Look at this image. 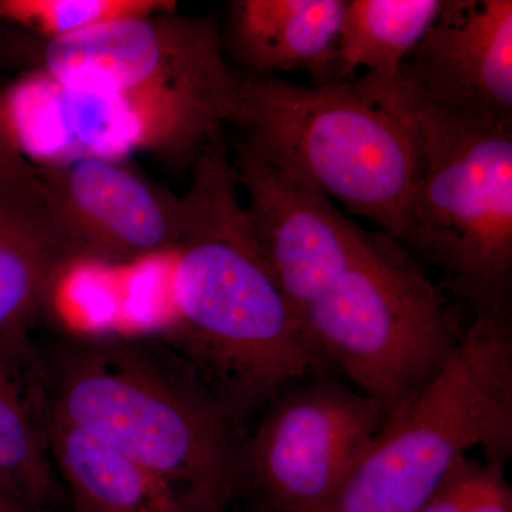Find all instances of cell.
Returning a JSON list of instances; mask_svg holds the SVG:
<instances>
[{"mask_svg":"<svg viewBox=\"0 0 512 512\" xmlns=\"http://www.w3.org/2000/svg\"><path fill=\"white\" fill-rule=\"evenodd\" d=\"M192 168L181 197L183 239L171 255L165 319L154 339L188 363L238 430L326 362L262 258L224 134Z\"/></svg>","mask_w":512,"mask_h":512,"instance_id":"cell-1","label":"cell"},{"mask_svg":"<svg viewBox=\"0 0 512 512\" xmlns=\"http://www.w3.org/2000/svg\"><path fill=\"white\" fill-rule=\"evenodd\" d=\"M39 356L49 410L143 464L185 512H225L241 488L237 427L177 353L93 338Z\"/></svg>","mask_w":512,"mask_h":512,"instance_id":"cell-2","label":"cell"},{"mask_svg":"<svg viewBox=\"0 0 512 512\" xmlns=\"http://www.w3.org/2000/svg\"><path fill=\"white\" fill-rule=\"evenodd\" d=\"M228 124L244 143L292 165L330 200L399 239L423 173L419 138L353 80L302 86L235 70Z\"/></svg>","mask_w":512,"mask_h":512,"instance_id":"cell-3","label":"cell"},{"mask_svg":"<svg viewBox=\"0 0 512 512\" xmlns=\"http://www.w3.org/2000/svg\"><path fill=\"white\" fill-rule=\"evenodd\" d=\"M512 453L510 320L474 318L419 393L384 420L323 512H420L468 451Z\"/></svg>","mask_w":512,"mask_h":512,"instance_id":"cell-4","label":"cell"},{"mask_svg":"<svg viewBox=\"0 0 512 512\" xmlns=\"http://www.w3.org/2000/svg\"><path fill=\"white\" fill-rule=\"evenodd\" d=\"M302 318L326 365L386 417L437 375L463 333L439 286L380 231H367L355 262Z\"/></svg>","mask_w":512,"mask_h":512,"instance_id":"cell-5","label":"cell"},{"mask_svg":"<svg viewBox=\"0 0 512 512\" xmlns=\"http://www.w3.org/2000/svg\"><path fill=\"white\" fill-rule=\"evenodd\" d=\"M409 123L424 167L397 241L436 266L474 318L510 320L512 128Z\"/></svg>","mask_w":512,"mask_h":512,"instance_id":"cell-6","label":"cell"},{"mask_svg":"<svg viewBox=\"0 0 512 512\" xmlns=\"http://www.w3.org/2000/svg\"><path fill=\"white\" fill-rule=\"evenodd\" d=\"M376 400L313 375L275 397L239 448V477L275 512H323L383 426Z\"/></svg>","mask_w":512,"mask_h":512,"instance_id":"cell-7","label":"cell"},{"mask_svg":"<svg viewBox=\"0 0 512 512\" xmlns=\"http://www.w3.org/2000/svg\"><path fill=\"white\" fill-rule=\"evenodd\" d=\"M404 119L512 128V2L450 0L400 69Z\"/></svg>","mask_w":512,"mask_h":512,"instance_id":"cell-8","label":"cell"},{"mask_svg":"<svg viewBox=\"0 0 512 512\" xmlns=\"http://www.w3.org/2000/svg\"><path fill=\"white\" fill-rule=\"evenodd\" d=\"M232 167L262 258L302 315L355 262L367 231L292 165L242 140Z\"/></svg>","mask_w":512,"mask_h":512,"instance_id":"cell-9","label":"cell"},{"mask_svg":"<svg viewBox=\"0 0 512 512\" xmlns=\"http://www.w3.org/2000/svg\"><path fill=\"white\" fill-rule=\"evenodd\" d=\"M212 18L175 12L111 20L50 40L43 70L66 92L116 93L148 86L228 87L235 72L225 59Z\"/></svg>","mask_w":512,"mask_h":512,"instance_id":"cell-10","label":"cell"},{"mask_svg":"<svg viewBox=\"0 0 512 512\" xmlns=\"http://www.w3.org/2000/svg\"><path fill=\"white\" fill-rule=\"evenodd\" d=\"M35 167L74 262L130 265L180 245L183 198L123 160L80 156Z\"/></svg>","mask_w":512,"mask_h":512,"instance_id":"cell-11","label":"cell"},{"mask_svg":"<svg viewBox=\"0 0 512 512\" xmlns=\"http://www.w3.org/2000/svg\"><path fill=\"white\" fill-rule=\"evenodd\" d=\"M228 87L148 86L116 93L62 90L64 123L80 156L123 160L148 151L177 165L197 163L228 123Z\"/></svg>","mask_w":512,"mask_h":512,"instance_id":"cell-12","label":"cell"},{"mask_svg":"<svg viewBox=\"0 0 512 512\" xmlns=\"http://www.w3.org/2000/svg\"><path fill=\"white\" fill-rule=\"evenodd\" d=\"M345 0H237L221 33L225 56L239 72L262 77L306 72L330 82Z\"/></svg>","mask_w":512,"mask_h":512,"instance_id":"cell-13","label":"cell"},{"mask_svg":"<svg viewBox=\"0 0 512 512\" xmlns=\"http://www.w3.org/2000/svg\"><path fill=\"white\" fill-rule=\"evenodd\" d=\"M45 382L29 330L0 335V485L36 512L59 503Z\"/></svg>","mask_w":512,"mask_h":512,"instance_id":"cell-14","label":"cell"},{"mask_svg":"<svg viewBox=\"0 0 512 512\" xmlns=\"http://www.w3.org/2000/svg\"><path fill=\"white\" fill-rule=\"evenodd\" d=\"M73 262L39 177L0 191V335L29 330L46 309L57 276Z\"/></svg>","mask_w":512,"mask_h":512,"instance_id":"cell-15","label":"cell"},{"mask_svg":"<svg viewBox=\"0 0 512 512\" xmlns=\"http://www.w3.org/2000/svg\"><path fill=\"white\" fill-rule=\"evenodd\" d=\"M443 0H352L346 3L329 83L353 80L387 104L400 69L443 9Z\"/></svg>","mask_w":512,"mask_h":512,"instance_id":"cell-16","label":"cell"},{"mask_svg":"<svg viewBox=\"0 0 512 512\" xmlns=\"http://www.w3.org/2000/svg\"><path fill=\"white\" fill-rule=\"evenodd\" d=\"M47 440L73 504L94 512H185L143 464L50 410Z\"/></svg>","mask_w":512,"mask_h":512,"instance_id":"cell-17","label":"cell"},{"mask_svg":"<svg viewBox=\"0 0 512 512\" xmlns=\"http://www.w3.org/2000/svg\"><path fill=\"white\" fill-rule=\"evenodd\" d=\"M173 0H0V22L33 30L50 40L66 39L124 18L175 12Z\"/></svg>","mask_w":512,"mask_h":512,"instance_id":"cell-18","label":"cell"},{"mask_svg":"<svg viewBox=\"0 0 512 512\" xmlns=\"http://www.w3.org/2000/svg\"><path fill=\"white\" fill-rule=\"evenodd\" d=\"M35 164L20 150L9 114L0 96V191L15 190L36 183Z\"/></svg>","mask_w":512,"mask_h":512,"instance_id":"cell-19","label":"cell"},{"mask_svg":"<svg viewBox=\"0 0 512 512\" xmlns=\"http://www.w3.org/2000/svg\"><path fill=\"white\" fill-rule=\"evenodd\" d=\"M463 512H512V490L505 464L485 461L476 491Z\"/></svg>","mask_w":512,"mask_h":512,"instance_id":"cell-20","label":"cell"},{"mask_svg":"<svg viewBox=\"0 0 512 512\" xmlns=\"http://www.w3.org/2000/svg\"><path fill=\"white\" fill-rule=\"evenodd\" d=\"M0 512H36L0 485Z\"/></svg>","mask_w":512,"mask_h":512,"instance_id":"cell-21","label":"cell"},{"mask_svg":"<svg viewBox=\"0 0 512 512\" xmlns=\"http://www.w3.org/2000/svg\"><path fill=\"white\" fill-rule=\"evenodd\" d=\"M69 512H94V511L89 510V508L82 507V505L73 504L72 510H70Z\"/></svg>","mask_w":512,"mask_h":512,"instance_id":"cell-22","label":"cell"}]
</instances>
